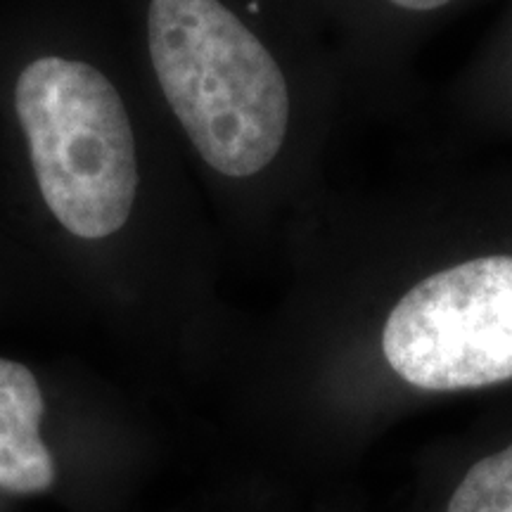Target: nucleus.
<instances>
[{
  "instance_id": "1",
  "label": "nucleus",
  "mask_w": 512,
  "mask_h": 512,
  "mask_svg": "<svg viewBox=\"0 0 512 512\" xmlns=\"http://www.w3.org/2000/svg\"><path fill=\"white\" fill-rule=\"evenodd\" d=\"M147 43L204 162L230 178L266 169L285 143L290 95L264 43L219 0H150Z\"/></svg>"
},
{
  "instance_id": "5",
  "label": "nucleus",
  "mask_w": 512,
  "mask_h": 512,
  "mask_svg": "<svg viewBox=\"0 0 512 512\" xmlns=\"http://www.w3.org/2000/svg\"><path fill=\"white\" fill-rule=\"evenodd\" d=\"M446 512H512V446L472 465Z\"/></svg>"
},
{
  "instance_id": "6",
  "label": "nucleus",
  "mask_w": 512,
  "mask_h": 512,
  "mask_svg": "<svg viewBox=\"0 0 512 512\" xmlns=\"http://www.w3.org/2000/svg\"><path fill=\"white\" fill-rule=\"evenodd\" d=\"M394 5H399L403 10H415V12H425V10H437L441 5H446L448 0H392Z\"/></svg>"
},
{
  "instance_id": "3",
  "label": "nucleus",
  "mask_w": 512,
  "mask_h": 512,
  "mask_svg": "<svg viewBox=\"0 0 512 512\" xmlns=\"http://www.w3.org/2000/svg\"><path fill=\"white\" fill-rule=\"evenodd\" d=\"M382 351L427 392L512 380V256L465 261L408 290L384 323Z\"/></svg>"
},
{
  "instance_id": "2",
  "label": "nucleus",
  "mask_w": 512,
  "mask_h": 512,
  "mask_svg": "<svg viewBox=\"0 0 512 512\" xmlns=\"http://www.w3.org/2000/svg\"><path fill=\"white\" fill-rule=\"evenodd\" d=\"M15 107L55 219L83 240L124 228L138 192L136 140L110 79L86 62L38 57L19 74Z\"/></svg>"
},
{
  "instance_id": "4",
  "label": "nucleus",
  "mask_w": 512,
  "mask_h": 512,
  "mask_svg": "<svg viewBox=\"0 0 512 512\" xmlns=\"http://www.w3.org/2000/svg\"><path fill=\"white\" fill-rule=\"evenodd\" d=\"M46 411L34 373L0 358V489L41 494L55 482V463L41 439Z\"/></svg>"
}]
</instances>
